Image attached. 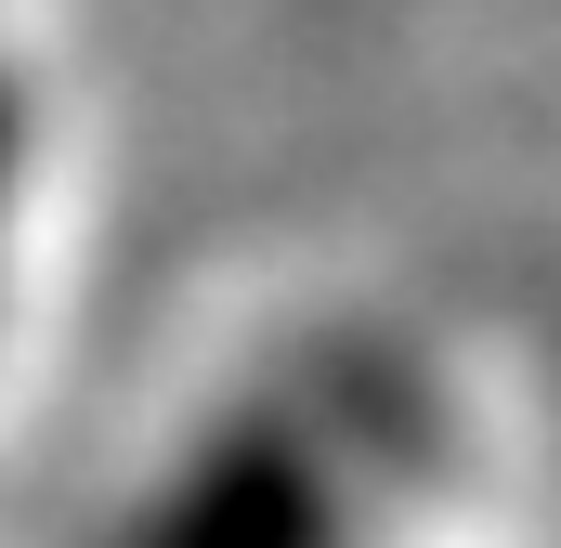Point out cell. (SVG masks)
Listing matches in <instances>:
<instances>
[{
	"label": "cell",
	"instance_id": "obj_1",
	"mask_svg": "<svg viewBox=\"0 0 561 548\" xmlns=\"http://www.w3.org/2000/svg\"><path fill=\"white\" fill-rule=\"evenodd\" d=\"M53 92H66V66L39 39V0H0V392L39 353V327H26V300L53 274V222L39 209L66 196V118H53Z\"/></svg>",
	"mask_w": 561,
	"mask_h": 548
}]
</instances>
